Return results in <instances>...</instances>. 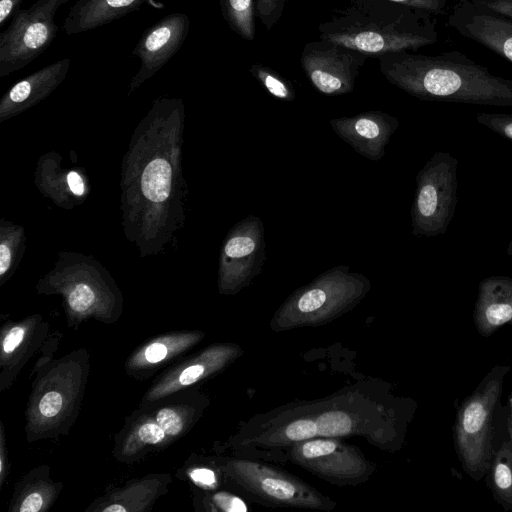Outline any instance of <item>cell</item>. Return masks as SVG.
Wrapping results in <instances>:
<instances>
[{
    "label": "cell",
    "mask_w": 512,
    "mask_h": 512,
    "mask_svg": "<svg viewBox=\"0 0 512 512\" xmlns=\"http://www.w3.org/2000/svg\"><path fill=\"white\" fill-rule=\"evenodd\" d=\"M168 435L157 421H147L141 424L135 434L137 442L141 445H155L163 442Z\"/></svg>",
    "instance_id": "obj_29"
},
{
    "label": "cell",
    "mask_w": 512,
    "mask_h": 512,
    "mask_svg": "<svg viewBox=\"0 0 512 512\" xmlns=\"http://www.w3.org/2000/svg\"><path fill=\"white\" fill-rule=\"evenodd\" d=\"M189 27V17L185 13L174 12L142 33L132 50V57L140 59V67L130 80L128 94L154 76L179 51Z\"/></svg>",
    "instance_id": "obj_10"
},
{
    "label": "cell",
    "mask_w": 512,
    "mask_h": 512,
    "mask_svg": "<svg viewBox=\"0 0 512 512\" xmlns=\"http://www.w3.org/2000/svg\"><path fill=\"white\" fill-rule=\"evenodd\" d=\"M410 8L426 11L434 16L444 14L447 0H388Z\"/></svg>",
    "instance_id": "obj_32"
},
{
    "label": "cell",
    "mask_w": 512,
    "mask_h": 512,
    "mask_svg": "<svg viewBox=\"0 0 512 512\" xmlns=\"http://www.w3.org/2000/svg\"><path fill=\"white\" fill-rule=\"evenodd\" d=\"M223 19L242 39H255V0H219Z\"/></svg>",
    "instance_id": "obj_19"
},
{
    "label": "cell",
    "mask_w": 512,
    "mask_h": 512,
    "mask_svg": "<svg viewBox=\"0 0 512 512\" xmlns=\"http://www.w3.org/2000/svg\"><path fill=\"white\" fill-rule=\"evenodd\" d=\"M473 323L483 337H491L501 327H512V278L494 275L478 285Z\"/></svg>",
    "instance_id": "obj_14"
},
{
    "label": "cell",
    "mask_w": 512,
    "mask_h": 512,
    "mask_svg": "<svg viewBox=\"0 0 512 512\" xmlns=\"http://www.w3.org/2000/svg\"><path fill=\"white\" fill-rule=\"evenodd\" d=\"M367 58L359 51L320 39L304 45L300 65L317 91L337 96L354 90Z\"/></svg>",
    "instance_id": "obj_9"
},
{
    "label": "cell",
    "mask_w": 512,
    "mask_h": 512,
    "mask_svg": "<svg viewBox=\"0 0 512 512\" xmlns=\"http://www.w3.org/2000/svg\"><path fill=\"white\" fill-rule=\"evenodd\" d=\"M68 188L75 196H83L85 193V183L82 176L77 171H70L67 174Z\"/></svg>",
    "instance_id": "obj_39"
},
{
    "label": "cell",
    "mask_w": 512,
    "mask_h": 512,
    "mask_svg": "<svg viewBox=\"0 0 512 512\" xmlns=\"http://www.w3.org/2000/svg\"><path fill=\"white\" fill-rule=\"evenodd\" d=\"M25 332L23 326L11 328L2 341L3 352L6 354L12 353L22 343Z\"/></svg>",
    "instance_id": "obj_35"
},
{
    "label": "cell",
    "mask_w": 512,
    "mask_h": 512,
    "mask_svg": "<svg viewBox=\"0 0 512 512\" xmlns=\"http://www.w3.org/2000/svg\"><path fill=\"white\" fill-rule=\"evenodd\" d=\"M25 235L21 226L2 220L0 235V277L9 276L16 268L24 251Z\"/></svg>",
    "instance_id": "obj_20"
},
{
    "label": "cell",
    "mask_w": 512,
    "mask_h": 512,
    "mask_svg": "<svg viewBox=\"0 0 512 512\" xmlns=\"http://www.w3.org/2000/svg\"><path fill=\"white\" fill-rule=\"evenodd\" d=\"M378 60L389 83L420 100L512 106V80L493 75L459 51L436 55L402 51Z\"/></svg>",
    "instance_id": "obj_2"
},
{
    "label": "cell",
    "mask_w": 512,
    "mask_h": 512,
    "mask_svg": "<svg viewBox=\"0 0 512 512\" xmlns=\"http://www.w3.org/2000/svg\"><path fill=\"white\" fill-rule=\"evenodd\" d=\"M289 0H255L257 16L266 30L278 23Z\"/></svg>",
    "instance_id": "obj_25"
},
{
    "label": "cell",
    "mask_w": 512,
    "mask_h": 512,
    "mask_svg": "<svg viewBox=\"0 0 512 512\" xmlns=\"http://www.w3.org/2000/svg\"><path fill=\"white\" fill-rule=\"evenodd\" d=\"M476 121L512 141V114L480 112L476 114Z\"/></svg>",
    "instance_id": "obj_24"
},
{
    "label": "cell",
    "mask_w": 512,
    "mask_h": 512,
    "mask_svg": "<svg viewBox=\"0 0 512 512\" xmlns=\"http://www.w3.org/2000/svg\"><path fill=\"white\" fill-rule=\"evenodd\" d=\"M264 225L261 218L248 215L226 235L219 258V288L236 293L257 276L265 262Z\"/></svg>",
    "instance_id": "obj_7"
},
{
    "label": "cell",
    "mask_w": 512,
    "mask_h": 512,
    "mask_svg": "<svg viewBox=\"0 0 512 512\" xmlns=\"http://www.w3.org/2000/svg\"><path fill=\"white\" fill-rule=\"evenodd\" d=\"M67 281L66 299L70 309L76 313H85L92 309L97 300L95 286L79 276Z\"/></svg>",
    "instance_id": "obj_22"
},
{
    "label": "cell",
    "mask_w": 512,
    "mask_h": 512,
    "mask_svg": "<svg viewBox=\"0 0 512 512\" xmlns=\"http://www.w3.org/2000/svg\"><path fill=\"white\" fill-rule=\"evenodd\" d=\"M319 433L317 423L311 419H299L285 429V436L292 441L308 440Z\"/></svg>",
    "instance_id": "obj_28"
},
{
    "label": "cell",
    "mask_w": 512,
    "mask_h": 512,
    "mask_svg": "<svg viewBox=\"0 0 512 512\" xmlns=\"http://www.w3.org/2000/svg\"><path fill=\"white\" fill-rule=\"evenodd\" d=\"M458 159L448 152H436L416 176L411 207L412 234L434 237L444 234L458 202Z\"/></svg>",
    "instance_id": "obj_5"
},
{
    "label": "cell",
    "mask_w": 512,
    "mask_h": 512,
    "mask_svg": "<svg viewBox=\"0 0 512 512\" xmlns=\"http://www.w3.org/2000/svg\"><path fill=\"white\" fill-rule=\"evenodd\" d=\"M216 505L227 512H245L246 504L238 497L228 493H218L214 496Z\"/></svg>",
    "instance_id": "obj_33"
},
{
    "label": "cell",
    "mask_w": 512,
    "mask_h": 512,
    "mask_svg": "<svg viewBox=\"0 0 512 512\" xmlns=\"http://www.w3.org/2000/svg\"><path fill=\"white\" fill-rule=\"evenodd\" d=\"M318 31L322 40L376 58L438 41L434 15L388 0H345Z\"/></svg>",
    "instance_id": "obj_3"
},
{
    "label": "cell",
    "mask_w": 512,
    "mask_h": 512,
    "mask_svg": "<svg viewBox=\"0 0 512 512\" xmlns=\"http://www.w3.org/2000/svg\"><path fill=\"white\" fill-rule=\"evenodd\" d=\"M507 254L512 256V240L510 241V243L507 247Z\"/></svg>",
    "instance_id": "obj_41"
},
{
    "label": "cell",
    "mask_w": 512,
    "mask_h": 512,
    "mask_svg": "<svg viewBox=\"0 0 512 512\" xmlns=\"http://www.w3.org/2000/svg\"><path fill=\"white\" fill-rule=\"evenodd\" d=\"M144 4L164 9L157 0H77L69 9L62 29L67 35L88 32L134 12Z\"/></svg>",
    "instance_id": "obj_15"
},
{
    "label": "cell",
    "mask_w": 512,
    "mask_h": 512,
    "mask_svg": "<svg viewBox=\"0 0 512 512\" xmlns=\"http://www.w3.org/2000/svg\"><path fill=\"white\" fill-rule=\"evenodd\" d=\"M199 339L195 334H177L158 338L140 349L130 361L133 368H149L188 348Z\"/></svg>",
    "instance_id": "obj_18"
},
{
    "label": "cell",
    "mask_w": 512,
    "mask_h": 512,
    "mask_svg": "<svg viewBox=\"0 0 512 512\" xmlns=\"http://www.w3.org/2000/svg\"><path fill=\"white\" fill-rule=\"evenodd\" d=\"M319 434L343 435L350 430L349 418L340 412H330L322 415L317 421Z\"/></svg>",
    "instance_id": "obj_26"
},
{
    "label": "cell",
    "mask_w": 512,
    "mask_h": 512,
    "mask_svg": "<svg viewBox=\"0 0 512 512\" xmlns=\"http://www.w3.org/2000/svg\"><path fill=\"white\" fill-rule=\"evenodd\" d=\"M44 500L40 493L33 492L28 494L22 501L19 511L21 512H37L43 507Z\"/></svg>",
    "instance_id": "obj_38"
},
{
    "label": "cell",
    "mask_w": 512,
    "mask_h": 512,
    "mask_svg": "<svg viewBox=\"0 0 512 512\" xmlns=\"http://www.w3.org/2000/svg\"><path fill=\"white\" fill-rule=\"evenodd\" d=\"M184 116L181 99L159 97L140 123L142 131L137 133V141L133 139L123 189L127 206L135 209L136 220L141 217L143 232L147 224H151V230L161 220L165 225L170 208L176 209L182 180L176 128L183 124Z\"/></svg>",
    "instance_id": "obj_1"
},
{
    "label": "cell",
    "mask_w": 512,
    "mask_h": 512,
    "mask_svg": "<svg viewBox=\"0 0 512 512\" xmlns=\"http://www.w3.org/2000/svg\"><path fill=\"white\" fill-rule=\"evenodd\" d=\"M511 367L497 364L457 408L453 443L463 471L482 480L508 435V406L501 403L504 381Z\"/></svg>",
    "instance_id": "obj_4"
},
{
    "label": "cell",
    "mask_w": 512,
    "mask_h": 512,
    "mask_svg": "<svg viewBox=\"0 0 512 512\" xmlns=\"http://www.w3.org/2000/svg\"><path fill=\"white\" fill-rule=\"evenodd\" d=\"M259 483L264 494L279 501H291L297 493L296 485L279 476H264Z\"/></svg>",
    "instance_id": "obj_23"
},
{
    "label": "cell",
    "mask_w": 512,
    "mask_h": 512,
    "mask_svg": "<svg viewBox=\"0 0 512 512\" xmlns=\"http://www.w3.org/2000/svg\"><path fill=\"white\" fill-rule=\"evenodd\" d=\"M370 286L366 276L351 272L348 266H335L297 290L284 310L304 317L337 312L357 303Z\"/></svg>",
    "instance_id": "obj_8"
},
{
    "label": "cell",
    "mask_w": 512,
    "mask_h": 512,
    "mask_svg": "<svg viewBox=\"0 0 512 512\" xmlns=\"http://www.w3.org/2000/svg\"><path fill=\"white\" fill-rule=\"evenodd\" d=\"M194 483L204 488H211L216 485L215 473L207 468H196L189 472Z\"/></svg>",
    "instance_id": "obj_36"
},
{
    "label": "cell",
    "mask_w": 512,
    "mask_h": 512,
    "mask_svg": "<svg viewBox=\"0 0 512 512\" xmlns=\"http://www.w3.org/2000/svg\"><path fill=\"white\" fill-rule=\"evenodd\" d=\"M474 5L512 19V0H470Z\"/></svg>",
    "instance_id": "obj_34"
},
{
    "label": "cell",
    "mask_w": 512,
    "mask_h": 512,
    "mask_svg": "<svg viewBox=\"0 0 512 512\" xmlns=\"http://www.w3.org/2000/svg\"><path fill=\"white\" fill-rule=\"evenodd\" d=\"M507 406H508V421H507L508 435H509V439L512 444V392L509 393V395L507 397Z\"/></svg>",
    "instance_id": "obj_40"
},
{
    "label": "cell",
    "mask_w": 512,
    "mask_h": 512,
    "mask_svg": "<svg viewBox=\"0 0 512 512\" xmlns=\"http://www.w3.org/2000/svg\"><path fill=\"white\" fill-rule=\"evenodd\" d=\"M155 420L163 428L168 437L179 435L185 426L183 414L171 407H165L158 410Z\"/></svg>",
    "instance_id": "obj_27"
},
{
    "label": "cell",
    "mask_w": 512,
    "mask_h": 512,
    "mask_svg": "<svg viewBox=\"0 0 512 512\" xmlns=\"http://www.w3.org/2000/svg\"><path fill=\"white\" fill-rule=\"evenodd\" d=\"M63 395L58 391H50L40 399L38 409L42 416L51 418L60 413L63 408Z\"/></svg>",
    "instance_id": "obj_31"
},
{
    "label": "cell",
    "mask_w": 512,
    "mask_h": 512,
    "mask_svg": "<svg viewBox=\"0 0 512 512\" xmlns=\"http://www.w3.org/2000/svg\"><path fill=\"white\" fill-rule=\"evenodd\" d=\"M71 60L60 59L16 82L0 100V121L7 120L47 98L65 80Z\"/></svg>",
    "instance_id": "obj_13"
},
{
    "label": "cell",
    "mask_w": 512,
    "mask_h": 512,
    "mask_svg": "<svg viewBox=\"0 0 512 512\" xmlns=\"http://www.w3.org/2000/svg\"><path fill=\"white\" fill-rule=\"evenodd\" d=\"M329 124L344 142L372 161L383 158L386 146L399 127L397 117L378 110L334 118Z\"/></svg>",
    "instance_id": "obj_12"
},
{
    "label": "cell",
    "mask_w": 512,
    "mask_h": 512,
    "mask_svg": "<svg viewBox=\"0 0 512 512\" xmlns=\"http://www.w3.org/2000/svg\"><path fill=\"white\" fill-rule=\"evenodd\" d=\"M69 0H37L14 14L0 33V77L16 72L46 51L58 34L57 10Z\"/></svg>",
    "instance_id": "obj_6"
},
{
    "label": "cell",
    "mask_w": 512,
    "mask_h": 512,
    "mask_svg": "<svg viewBox=\"0 0 512 512\" xmlns=\"http://www.w3.org/2000/svg\"><path fill=\"white\" fill-rule=\"evenodd\" d=\"M24 0H0V27H3L21 9Z\"/></svg>",
    "instance_id": "obj_37"
},
{
    "label": "cell",
    "mask_w": 512,
    "mask_h": 512,
    "mask_svg": "<svg viewBox=\"0 0 512 512\" xmlns=\"http://www.w3.org/2000/svg\"><path fill=\"white\" fill-rule=\"evenodd\" d=\"M301 456L306 460H314L331 455L337 449V443L332 440H312L301 447Z\"/></svg>",
    "instance_id": "obj_30"
},
{
    "label": "cell",
    "mask_w": 512,
    "mask_h": 512,
    "mask_svg": "<svg viewBox=\"0 0 512 512\" xmlns=\"http://www.w3.org/2000/svg\"><path fill=\"white\" fill-rule=\"evenodd\" d=\"M249 72L273 97L282 101L295 99L293 85L272 68L256 63L249 67Z\"/></svg>",
    "instance_id": "obj_21"
},
{
    "label": "cell",
    "mask_w": 512,
    "mask_h": 512,
    "mask_svg": "<svg viewBox=\"0 0 512 512\" xmlns=\"http://www.w3.org/2000/svg\"><path fill=\"white\" fill-rule=\"evenodd\" d=\"M225 351L211 349L197 358L172 370L148 394L150 400L168 395L185 386L194 384L224 363Z\"/></svg>",
    "instance_id": "obj_16"
},
{
    "label": "cell",
    "mask_w": 512,
    "mask_h": 512,
    "mask_svg": "<svg viewBox=\"0 0 512 512\" xmlns=\"http://www.w3.org/2000/svg\"><path fill=\"white\" fill-rule=\"evenodd\" d=\"M448 25L512 63V19L458 0L452 7Z\"/></svg>",
    "instance_id": "obj_11"
},
{
    "label": "cell",
    "mask_w": 512,
    "mask_h": 512,
    "mask_svg": "<svg viewBox=\"0 0 512 512\" xmlns=\"http://www.w3.org/2000/svg\"><path fill=\"white\" fill-rule=\"evenodd\" d=\"M484 478L494 500L505 511H512V444L509 437L500 445Z\"/></svg>",
    "instance_id": "obj_17"
}]
</instances>
